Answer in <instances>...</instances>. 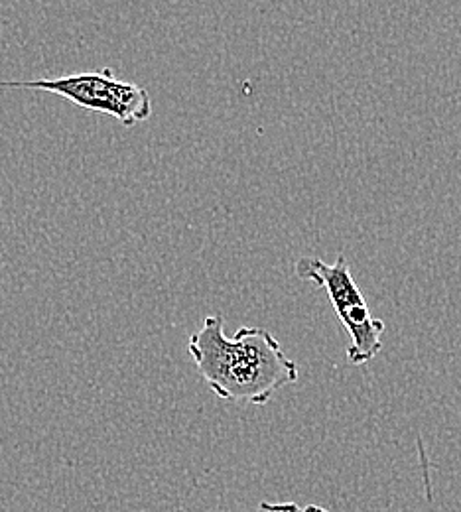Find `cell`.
Wrapping results in <instances>:
<instances>
[{"instance_id": "obj_1", "label": "cell", "mask_w": 461, "mask_h": 512, "mask_svg": "<svg viewBox=\"0 0 461 512\" xmlns=\"http://www.w3.org/2000/svg\"><path fill=\"white\" fill-rule=\"evenodd\" d=\"M188 351L215 396L235 404L263 406L298 381V365L264 327L245 325L225 335L221 316H209L190 335Z\"/></svg>"}, {"instance_id": "obj_2", "label": "cell", "mask_w": 461, "mask_h": 512, "mask_svg": "<svg viewBox=\"0 0 461 512\" xmlns=\"http://www.w3.org/2000/svg\"><path fill=\"white\" fill-rule=\"evenodd\" d=\"M0 89H38L54 93L77 107L109 115L123 127H134L152 117L150 93L136 83L121 81L111 67L56 79L0 81Z\"/></svg>"}, {"instance_id": "obj_3", "label": "cell", "mask_w": 461, "mask_h": 512, "mask_svg": "<svg viewBox=\"0 0 461 512\" xmlns=\"http://www.w3.org/2000/svg\"><path fill=\"white\" fill-rule=\"evenodd\" d=\"M294 272L298 278L310 280L326 290L337 318L351 339L347 347L349 363L365 365L373 361L383 349L385 323L373 318L363 292L351 276L347 258L339 255L333 264L320 258H300L294 264Z\"/></svg>"}, {"instance_id": "obj_4", "label": "cell", "mask_w": 461, "mask_h": 512, "mask_svg": "<svg viewBox=\"0 0 461 512\" xmlns=\"http://www.w3.org/2000/svg\"><path fill=\"white\" fill-rule=\"evenodd\" d=\"M257 512H328L318 505L300 507L296 503H261Z\"/></svg>"}]
</instances>
